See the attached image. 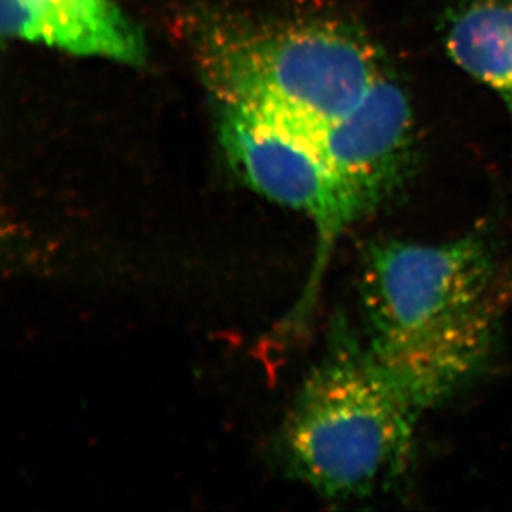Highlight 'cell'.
Listing matches in <instances>:
<instances>
[{
	"mask_svg": "<svg viewBox=\"0 0 512 512\" xmlns=\"http://www.w3.org/2000/svg\"><path fill=\"white\" fill-rule=\"evenodd\" d=\"M497 284L493 248L480 234L366 249L359 279L363 340L421 413L453 397L487 365Z\"/></svg>",
	"mask_w": 512,
	"mask_h": 512,
	"instance_id": "6da1fadb",
	"label": "cell"
},
{
	"mask_svg": "<svg viewBox=\"0 0 512 512\" xmlns=\"http://www.w3.org/2000/svg\"><path fill=\"white\" fill-rule=\"evenodd\" d=\"M421 417L363 336L338 318L276 433L275 463L325 500L372 497L406 473Z\"/></svg>",
	"mask_w": 512,
	"mask_h": 512,
	"instance_id": "7a4b0ae2",
	"label": "cell"
},
{
	"mask_svg": "<svg viewBox=\"0 0 512 512\" xmlns=\"http://www.w3.org/2000/svg\"><path fill=\"white\" fill-rule=\"evenodd\" d=\"M202 62L222 103L318 124L345 117L384 73L372 43L332 25L221 33Z\"/></svg>",
	"mask_w": 512,
	"mask_h": 512,
	"instance_id": "3957f363",
	"label": "cell"
},
{
	"mask_svg": "<svg viewBox=\"0 0 512 512\" xmlns=\"http://www.w3.org/2000/svg\"><path fill=\"white\" fill-rule=\"evenodd\" d=\"M221 141L244 183L276 204L301 212L316 232L308 282L284 330L301 332L311 318L323 276L340 238L379 202L339 173L315 147L254 111L224 103Z\"/></svg>",
	"mask_w": 512,
	"mask_h": 512,
	"instance_id": "277c9868",
	"label": "cell"
},
{
	"mask_svg": "<svg viewBox=\"0 0 512 512\" xmlns=\"http://www.w3.org/2000/svg\"><path fill=\"white\" fill-rule=\"evenodd\" d=\"M268 120L308 141L379 204L399 183L410 148L413 114L407 94L386 72L355 109L333 123Z\"/></svg>",
	"mask_w": 512,
	"mask_h": 512,
	"instance_id": "5b68a950",
	"label": "cell"
},
{
	"mask_svg": "<svg viewBox=\"0 0 512 512\" xmlns=\"http://www.w3.org/2000/svg\"><path fill=\"white\" fill-rule=\"evenodd\" d=\"M5 36L138 66L146 42L113 0H0Z\"/></svg>",
	"mask_w": 512,
	"mask_h": 512,
	"instance_id": "8992f818",
	"label": "cell"
},
{
	"mask_svg": "<svg viewBox=\"0 0 512 512\" xmlns=\"http://www.w3.org/2000/svg\"><path fill=\"white\" fill-rule=\"evenodd\" d=\"M444 37L451 59L494 90L512 117V0H471L451 13Z\"/></svg>",
	"mask_w": 512,
	"mask_h": 512,
	"instance_id": "52a82bcc",
	"label": "cell"
},
{
	"mask_svg": "<svg viewBox=\"0 0 512 512\" xmlns=\"http://www.w3.org/2000/svg\"><path fill=\"white\" fill-rule=\"evenodd\" d=\"M497 296L501 301H511L512 299V268L504 276L503 281L497 284Z\"/></svg>",
	"mask_w": 512,
	"mask_h": 512,
	"instance_id": "ba28073f",
	"label": "cell"
}]
</instances>
